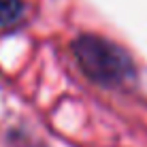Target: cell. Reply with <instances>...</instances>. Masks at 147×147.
Listing matches in <instances>:
<instances>
[{
    "instance_id": "6da1fadb",
    "label": "cell",
    "mask_w": 147,
    "mask_h": 147,
    "mask_svg": "<svg viewBox=\"0 0 147 147\" xmlns=\"http://www.w3.org/2000/svg\"><path fill=\"white\" fill-rule=\"evenodd\" d=\"M75 53L83 70L100 83H119L132 73L128 55L119 47L98 36H81L75 43Z\"/></svg>"
},
{
    "instance_id": "7a4b0ae2",
    "label": "cell",
    "mask_w": 147,
    "mask_h": 147,
    "mask_svg": "<svg viewBox=\"0 0 147 147\" xmlns=\"http://www.w3.org/2000/svg\"><path fill=\"white\" fill-rule=\"evenodd\" d=\"M24 15L22 0H0V26H13Z\"/></svg>"
}]
</instances>
